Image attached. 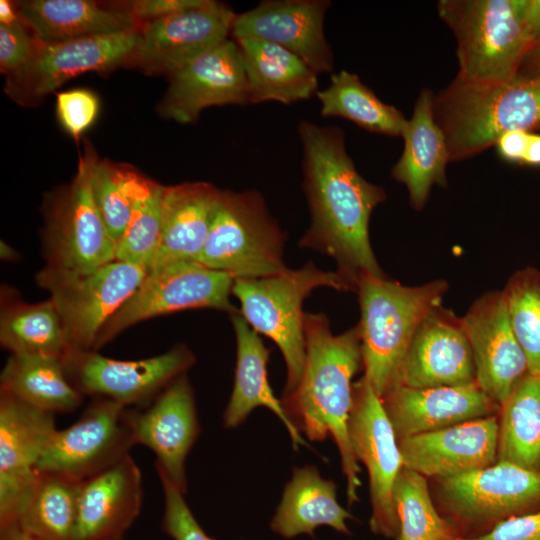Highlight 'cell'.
<instances>
[{
    "mask_svg": "<svg viewBox=\"0 0 540 540\" xmlns=\"http://www.w3.org/2000/svg\"><path fill=\"white\" fill-rule=\"evenodd\" d=\"M475 381L473 353L461 319L437 307L416 330L394 386L431 388Z\"/></svg>",
    "mask_w": 540,
    "mask_h": 540,
    "instance_id": "7402d4cb",
    "label": "cell"
},
{
    "mask_svg": "<svg viewBox=\"0 0 540 540\" xmlns=\"http://www.w3.org/2000/svg\"><path fill=\"white\" fill-rule=\"evenodd\" d=\"M336 484L321 477L313 466L295 468L285 486L271 529L285 538L300 534L314 536L322 525L349 534L346 524L352 515L337 501Z\"/></svg>",
    "mask_w": 540,
    "mask_h": 540,
    "instance_id": "4dcf8cb0",
    "label": "cell"
},
{
    "mask_svg": "<svg viewBox=\"0 0 540 540\" xmlns=\"http://www.w3.org/2000/svg\"><path fill=\"white\" fill-rule=\"evenodd\" d=\"M323 117H342L357 126L387 136H402L407 124L403 113L381 101L358 75L341 70L316 93Z\"/></svg>",
    "mask_w": 540,
    "mask_h": 540,
    "instance_id": "836d02e7",
    "label": "cell"
},
{
    "mask_svg": "<svg viewBox=\"0 0 540 540\" xmlns=\"http://www.w3.org/2000/svg\"><path fill=\"white\" fill-rule=\"evenodd\" d=\"M469 340L476 382L499 405L529 373L513 331L503 291L484 294L461 319Z\"/></svg>",
    "mask_w": 540,
    "mask_h": 540,
    "instance_id": "ffe728a7",
    "label": "cell"
},
{
    "mask_svg": "<svg viewBox=\"0 0 540 540\" xmlns=\"http://www.w3.org/2000/svg\"><path fill=\"white\" fill-rule=\"evenodd\" d=\"M349 436L357 460L368 471L370 528L375 534L397 537L393 489L403 468L399 441L381 398L364 377L353 384Z\"/></svg>",
    "mask_w": 540,
    "mask_h": 540,
    "instance_id": "4fadbf2b",
    "label": "cell"
},
{
    "mask_svg": "<svg viewBox=\"0 0 540 540\" xmlns=\"http://www.w3.org/2000/svg\"><path fill=\"white\" fill-rule=\"evenodd\" d=\"M298 133L304 155L303 188L311 214V225L299 246L332 257L337 272L355 289L364 274L384 277L369 240L370 216L386 199L384 189L359 174L341 129L302 120Z\"/></svg>",
    "mask_w": 540,
    "mask_h": 540,
    "instance_id": "6da1fadb",
    "label": "cell"
},
{
    "mask_svg": "<svg viewBox=\"0 0 540 540\" xmlns=\"http://www.w3.org/2000/svg\"><path fill=\"white\" fill-rule=\"evenodd\" d=\"M464 540H540V510L508 517L485 534Z\"/></svg>",
    "mask_w": 540,
    "mask_h": 540,
    "instance_id": "ee69618b",
    "label": "cell"
},
{
    "mask_svg": "<svg viewBox=\"0 0 540 540\" xmlns=\"http://www.w3.org/2000/svg\"><path fill=\"white\" fill-rule=\"evenodd\" d=\"M0 248V255L2 259L13 261L18 257L17 252L14 251L8 244L3 243V241H1Z\"/></svg>",
    "mask_w": 540,
    "mask_h": 540,
    "instance_id": "816d5d0a",
    "label": "cell"
},
{
    "mask_svg": "<svg viewBox=\"0 0 540 540\" xmlns=\"http://www.w3.org/2000/svg\"><path fill=\"white\" fill-rule=\"evenodd\" d=\"M62 361L69 382L83 396L142 408L172 380L186 374L196 358L187 346L178 344L165 353L140 360L112 359L94 350H69Z\"/></svg>",
    "mask_w": 540,
    "mask_h": 540,
    "instance_id": "8fae6325",
    "label": "cell"
},
{
    "mask_svg": "<svg viewBox=\"0 0 540 540\" xmlns=\"http://www.w3.org/2000/svg\"><path fill=\"white\" fill-rule=\"evenodd\" d=\"M285 239L258 192L222 190L197 262L234 279L271 276L286 269Z\"/></svg>",
    "mask_w": 540,
    "mask_h": 540,
    "instance_id": "52a82bcc",
    "label": "cell"
},
{
    "mask_svg": "<svg viewBox=\"0 0 540 540\" xmlns=\"http://www.w3.org/2000/svg\"><path fill=\"white\" fill-rule=\"evenodd\" d=\"M146 273L144 267L114 260L90 273L47 265L37 273L36 281L50 293L69 350H92L102 327L137 290Z\"/></svg>",
    "mask_w": 540,
    "mask_h": 540,
    "instance_id": "ba28073f",
    "label": "cell"
},
{
    "mask_svg": "<svg viewBox=\"0 0 540 540\" xmlns=\"http://www.w3.org/2000/svg\"><path fill=\"white\" fill-rule=\"evenodd\" d=\"M142 501V473L129 454L82 482L74 540H122Z\"/></svg>",
    "mask_w": 540,
    "mask_h": 540,
    "instance_id": "d4e9b609",
    "label": "cell"
},
{
    "mask_svg": "<svg viewBox=\"0 0 540 540\" xmlns=\"http://www.w3.org/2000/svg\"><path fill=\"white\" fill-rule=\"evenodd\" d=\"M28 29L22 19L9 25L0 24V69L7 82L18 78L34 55L37 40Z\"/></svg>",
    "mask_w": 540,
    "mask_h": 540,
    "instance_id": "b9f144b4",
    "label": "cell"
},
{
    "mask_svg": "<svg viewBox=\"0 0 540 540\" xmlns=\"http://www.w3.org/2000/svg\"><path fill=\"white\" fill-rule=\"evenodd\" d=\"M0 540H45L18 523L0 527Z\"/></svg>",
    "mask_w": 540,
    "mask_h": 540,
    "instance_id": "c3c4849f",
    "label": "cell"
},
{
    "mask_svg": "<svg viewBox=\"0 0 540 540\" xmlns=\"http://www.w3.org/2000/svg\"><path fill=\"white\" fill-rule=\"evenodd\" d=\"M434 119L442 130L449 161L495 146L505 133L540 127V83L512 79L472 84L458 78L434 93Z\"/></svg>",
    "mask_w": 540,
    "mask_h": 540,
    "instance_id": "277c9868",
    "label": "cell"
},
{
    "mask_svg": "<svg viewBox=\"0 0 540 540\" xmlns=\"http://www.w3.org/2000/svg\"><path fill=\"white\" fill-rule=\"evenodd\" d=\"M82 482L38 471L16 523L45 540H74Z\"/></svg>",
    "mask_w": 540,
    "mask_h": 540,
    "instance_id": "d590c367",
    "label": "cell"
},
{
    "mask_svg": "<svg viewBox=\"0 0 540 540\" xmlns=\"http://www.w3.org/2000/svg\"><path fill=\"white\" fill-rule=\"evenodd\" d=\"M236 14L227 4H201L142 23L138 43L129 59L146 73L169 76L226 40Z\"/></svg>",
    "mask_w": 540,
    "mask_h": 540,
    "instance_id": "5bb4252c",
    "label": "cell"
},
{
    "mask_svg": "<svg viewBox=\"0 0 540 540\" xmlns=\"http://www.w3.org/2000/svg\"><path fill=\"white\" fill-rule=\"evenodd\" d=\"M140 27L128 31L56 43L37 40L26 70L7 82L6 92L19 103L40 99L64 82L89 71H103L129 61Z\"/></svg>",
    "mask_w": 540,
    "mask_h": 540,
    "instance_id": "e0dca14e",
    "label": "cell"
},
{
    "mask_svg": "<svg viewBox=\"0 0 540 540\" xmlns=\"http://www.w3.org/2000/svg\"><path fill=\"white\" fill-rule=\"evenodd\" d=\"M455 540H464V538L463 537H458Z\"/></svg>",
    "mask_w": 540,
    "mask_h": 540,
    "instance_id": "f5cc1de1",
    "label": "cell"
},
{
    "mask_svg": "<svg viewBox=\"0 0 540 540\" xmlns=\"http://www.w3.org/2000/svg\"><path fill=\"white\" fill-rule=\"evenodd\" d=\"M249 87V103L290 104L318 92L317 73L289 50L255 38L236 39Z\"/></svg>",
    "mask_w": 540,
    "mask_h": 540,
    "instance_id": "f546056e",
    "label": "cell"
},
{
    "mask_svg": "<svg viewBox=\"0 0 540 540\" xmlns=\"http://www.w3.org/2000/svg\"><path fill=\"white\" fill-rule=\"evenodd\" d=\"M439 479L449 513L467 525H495L540 504V471L511 463Z\"/></svg>",
    "mask_w": 540,
    "mask_h": 540,
    "instance_id": "2e32d148",
    "label": "cell"
},
{
    "mask_svg": "<svg viewBox=\"0 0 540 540\" xmlns=\"http://www.w3.org/2000/svg\"><path fill=\"white\" fill-rule=\"evenodd\" d=\"M500 410L497 461L540 471V375L528 373Z\"/></svg>",
    "mask_w": 540,
    "mask_h": 540,
    "instance_id": "d6a6232c",
    "label": "cell"
},
{
    "mask_svg": "<svg viewBox=\"0 0 540 540\" xmlns=\"http://www.w3.org/2000/svg\"><path fill=\"white\" fill-rule=\"evenodd\" d=\"M22 21L42 43L110 35L141 24L121 7L106 8L89 0H26L16 2Z\"/></svg>",
    "mask_w": 540,
    "mask_h": 540,
    "instance_id": "f1b7e54d",
    "label": "cell"
},
{
    "mask_svg": "<svg viewBox=\"0 0 540 540\" xmlns=\"http://www.w3.org/2000/svg\"><path fill=\"white\" fill-rule=\"evenodd\" d=\"M381 400L398 441L495 415L500 407L476 381L431 388L396 385Z\"/></svg>",
    "mask_w": 540,
    "mask_h": 540,
    "instance_id": "cb8c5ba5",
    "label": "cell"
},
{
    "mask_svg": "<svg viewBox=\"0 0 540 540\" xmlns=\"http://www.w3.org/2000/svg\"><path fill=\"white\" fill-rule=\"evenodd\" d=\"M499 421L478 418L399 440L403 467L421 475L451 477L497 461Z\"/></svg>",
    "mask_w": 540,
    "mask_h": 540,
    "instance_id": "603a6c76",
    "label": "cell"
},
{
    "mask_svg": "<svg viewBox=\"0 0 540 540\" xmlns=\"http://www.w3.org/2000/svg\"><path fill=\"white\" fill-rule=\"evenodd\" d=\"M523 164L540 165V134L530 132Z\"/></svg>",
    "mask_w": 540,
    "mask_h": 540,
    "instance_id": "681fc988",
    "label": "cell"
},
{
    "mask_svg": "<svg viewBox=\"0 0 540 540\" xmlns=\"http://www.w3.org/2000/svg\"><path fill=\"white\" fill-rule=\"evenodd\" d=\"M236 336L237 358L234 387L223 414L226 428L239 426L258 407L271 410L284 424L294 448L308 446L307 442L288 416L282 401L276 398L267 377L270 350L259 334L250 327L239 312L231 314Z\"/></svg>",
    "mask_w": 540,
    "mask_h": 540,
    "instance_id": "83f0119b",
    "label": "cell"
},
{
    "mask_svg": "<svg viewBox=\"0 0 540 540\" xmlns=\"http://www.w3.org/2000/svg\"><path fill=\"white\" fill-rule=\"evenodd\" d=\"M326 0L262 1L236 14L234 39L255 38L277 44L301 58L314 72H332L333 52L325 38Z\"/></svg>",
    "mask_w": 540,
    "mask_h": 540,
    "instance_id": "44dd1931",
    "label": "cell"
},
{
    "mask_svg": "<svg viewBox=\"0 0 540 540\" xmlns=\"http://www.w3.org/2000/svg\"><path fill=\"white\" fill-rule=\"evenodd\" d=\"M157 474L164 496V533L174 540H214L195 519L185 501V494L164 473L157 471Z\"/></svg>",
    "mask_w": 540,
    "mask_h": 540,
    "instance_id": "60d3db41",
    "label": "cell"
},
{
    "mask_svg": "<svg viewBox=\"0 0 540 540\" xmlns=\"http://www.w3.org/2000/svg\"><path fill=\"white\" fill-rule=\"evenodd\" d=\"M532 82H537V83H540V78H539L538 80H536V81H532Z\"/></svg>",
    "mask_w": 540,
    "mask_h": 540,
    "instance_id": "db71d44e",
    "label": "cell"
},
{
    "mask_svg": "<svg viewBox=\"0 0 540 540\" xmlns=\"http://www.w3.org/2000/svg\"><path fill=\"white\" fill-rule=\"evenodd\" d=\"M135 444L156 456V471L164 473L184 494L185 461L200 432L193 389L182 374L142 408H129Z\"/></svg>",
    "mask_w": 540,
    "mask_h": 540,
    "instance_id": "d6986e66",
    "label": "cell"
},
{
    "mask_svg": "<svg viewBox=\"0 0 540 540\" xmlns=\"http://www.w3.org/2000/svg\"><path fill=\"white\" fill-rule=\"evenodd\" d=\"M137 172L129 165L99 157L93 166L91 185L94 200L116 244L129 223Z\"/></svg>",
    "mask_w": 540,
    "mask_h": 540,
    "instance_id": "ab89813d",
    "label": "cell"
},
{
    "mask_svg": "<svg viewBox=\"0 0 540 540\" xmlns=\"http://www.w3.org/2000/svg\"><path fill=\"white\" fill-rule=\"evenodd\" d=\"M434 92L424 88L418 95L402 134L404 148L392 168V177L404 184L414 209L424 207L434 184L447 186L449 153L442 130L433 114Z\"/></svg>",
    "mask_w": 540,
    "mask_h": 540,
    "instance_id": "4316f807",
    "label": "cell"
},
{
    "mask_svg": "<svg viewBox=\"0 0 540 540\" xmlns=\"http://www.w3.org/2000/svg\"><path fill=\"white\" fill-rule=\"evenodd\" d=\"M503 293L529 373L540 375V271L531 267L518 270L510 277Z\"/></svg>",
    "mask_w": 540,
    "mask_h": 540,
    "instance_id": "f35d334b",
    "label": "cell"
},
{
    "mask_svg": "<svg viewBox=\"0 0 540 540\" xmlns=\"http://www.w3.org/2000/svg\"><path fill=\"white\" fill-rule=\"evenodd\" d=\"M306 358L296 390L282 404L300 433L311 441H335L347 482L349 504L358 501L359 461L349 436L352 378L362 362L359 326L334 335L324 314L305 313Z\"/></svg>",
    "mask_w": 540,
    "mask_h": 540,
    "instance_id": "7a4b0ae2",
    "label": "cell"
},
{
    "mask_svg": "<svg viewBox=\"0 0 540 540\" xmlns=\"http://www.w3.org/2000/svg\"><path fill=\"white\" fill-rule=\"evenodd\" d=\"M444 280L406 287L364 274L356 281L364 378L381 399L394 386L412 338L447 291Z\"/></svg>",
    "mask_w": 540,
    "mask_h": 540,
    "instance_id": "5b68a950",
    "label": "cell"
},
{
    "mask_svg": "<svg viewBox=\"0 0 540 540\" xmlns=\"http://www.w3.org/2000/svg\"><path fill=\"white\" fill-rule=\"evenodd\" d=\"M100 109L97 95L87 89L57 94L56 114L63 129L76 141L94 123Z\"/></svg>",
    "mask_w": 540,
    "mask_h": 540,
    "instance_id": "7bdbcfd3",
    "label": "cell"
},
{
    "mask_svg": "<svg viewBox=\"0 0 540 540\" xmlns=\"http://www.w3.org/2000/svg\"><path fill=\"white\" fill-rule=\"evenodd\" d=\"M0 391L45 412L75 411L84 396L69 382L61 357L11 354L0 375Z\"/></svg>",
    "mask_w": 540,
    "mask_h": 540,
    "instance_id": "1f68e13d",
    "label": "cell"
},
{
    "mask_svg": "<svg viewBox=\"0 0 540 540\" xmlns=\"http://www.w3.org/2000/svg\"><path fill=\"white\" fill-rule=\"evenodd\" d=\"M439 17L454 34L459 70L472 84L507 82L540 33L529 0H440Z\"/></svg>",
    "mask_w": 540,
    "mask_h": 540,
    "instance_id": "3957f363",
    "label": "cell"
},
{
    "mask_svg": "<svg viewBox=\"0 0 540 540\" xmlns=\"http://www.w3.org/2000/svg\"><path fill=\"white\" fill-rule=\"evenodd\" d=\"M234 278L198 262H177L148 270L137 290L100 330L94 351L138 322L189 309L239 312L230 302Z\"/></svg>",
    "mask_w": 540,
    "mask_h": 540,
    "instance_id": "30bf717a",
    "label": "cell"
},
{
    "mask_svg": "<svg viewBox=\"0 0 540 540\" xmlns=\"http://www.w3.org/2000/svg\"><path fill=\"white\" fill-rule=\"evenodd\" d=\"M540 78V38L524 55L515 79L532 82Z\"/></svg>",
    "mask_w": 540,
    "mask_h": 540,
    "instance_id": "7dc6e473",
    "label": "cell"
},
{
    "mask_svg": "<svg viewBox=\"0 0 540 540\" xmlns=\"http://www.w3.org/2000/svg\"><path fill=\"white\" fill-rule=\"evenodd\" d=\"M203 0H136L120 7L129 12L139 23L159 19L202 3Z\"/></svg>",
    "mask_w": 540,
    "mask_h": 540,
    "instance_id": "f6af8a7d",
    "label": "cell"
},
{
    "mask_svg": "<svg viewBox=\"0 0 540 540\" xmlns=\"http://www.w3.org/2000/svg\"><path fill=\"white\" fill-rule=\"evenodd\" d=\"M164 186L137 172L127 228L116 244L115 260L146 268L156 254L162 223Z\"/></svg>",
    "mask_w": 540,
    "mask_h": 540,
    "instance_id": "74e56055",
    "label": "cell"
},
{
    "mask_svg": "<svg viewBox=\"0 0 540 540\" xmlns=\"http://www.w3.org/2000/svg\"><path fill=\"white\" fill-rule=\"evenodd\" d=\"M249 103V87L238 44L226 39L170 75L159 114L193 123L210 106Z\"/></svg>",
    "mask_w": 540,
    "mask_h": 540,
    "instance_id": "ac0fdd59",
    "label": "cell"
},
{
    "mask_svg": "<svg viewBox=\"0 0 540 540\" xmlns=\"http://www.w3.org/2000/svg\"><path fill=\"white\" fill-rule=\"evenodd\" d=\"M319 287L355 291L339 272L321 270L312 262L267 277L235 279L232 286L247 323L274 341L283 355L287 369L283 397L293 393L302 378L306 358L303 302Z\"/></svg>",
    "mask_w": 540,
    "mask_h": 540,
    "instance_id": "8992f818",
    "label": "cell"
},
{
    "mask_svg": "<svg viewBox=\"0 0 540 540\" xmlns=\"http://www.w3.org/2000/svg\"><path fill=\"white\" fill-rule=\"evenodd\" d=\"M399 523L398 540H455V526L441 517L428 490L426 477L403 467L393 489Z\"/></svg>",
    "mask_w": 540,
    "mask_h": 540,
    "instance_id": "8d00e7d4",
    "label": "cell"
},
{
    "mask_svg": "<svg viewBox=\"0 0 540 540\" xmlns=\"http://www.w3.org/2000/svg\"><path fill=\"white\" fill-rule=\"evenodd\" d=\"M129 407L95 397L69 427L57 430L37 471L84 481L113 466L135 446Z\"/></svg>",
    "mask_w": 540,
    "mask_h": 540,
    "instance_id": "7c38bea8",
    "label": "cell"
},
{
    "mask_svg": "<svg viewBox=\"0 0 540 540\" xmlns=\"http://www.w3.org/2000/svg\"><path fill=\"white\" fill-rule=\"evenodd\" d=\"M221 192L201 181L164 186L160 240L148 270L177 262H197Z\"/></svg>",
    "mask_w": 540,
    "mask_h": 540,
    "instance_id": "484cf974",
    "label": "cell"
},
{
    "mask_svg": "<svg viewBox=\"0 0 540 540\" xmlns=\"http://www.w3.org/2000/svg\"><path fill=\"white\" fill-rule=\"evenodd\" d=\"M21 19L16 2L0 1V24L9 25Z\"/></svg>",
    "mask_w": 540,
    "mask_h": 540,
    "instance_id": "f907efd6",
    "label": "cell"
},
{
    "mask_svg": "<svg viewBox=\"0 0 540 540\" xmlns=\"http://www.w3.org/2000/svg\"><path fill=\"white\" fill-rule=\"evenodd\" d=\"M0 343L11 354L63 357L69 350L61 318L51 299L34 304L2 302Z\"/></svg>",
    "mask_w": 540,
    "mask_h": 540,
    "instance_id": "e575fe53",
    "label": "cell"
},
{
    "mask_svg": "<svg viewBox=\"0 0 540 540\" xmlns=\"http://www.w3.org/2000/svg\"><path fill=\"white\" fill-rule=\"evenodd\" d=\"M97 157L93 147L85 146L75 176L49 206L43 236L48 266L90 273L115 260L116 243L92 192Z\"/></svg>",
    "mask_w": 540,
    "mask_h": 540,
    "instance_id": "9c48e42d",
    "label": "cell"
},
{
    "mask_svg": "<svg viewBox=\"0 0 540 540\" xmlns=\"http://www.w3.org/2000/svg\"><path fill=\"white\" fill-rule=\"evenodd\" d=\"M530 131L516 130L503 134L495 147L499 155L510 162L522 163L528 145Z\"/></svg>",
    "mask_w": 540,
    "mask_h": 540,
    "instance_id": "bcb514c9",
    "label": "cell"
},
{
    "mask_svg": "<svg viewBox=\"0 0 540 540\" xmlns=\"http://www.w3.org/2000/svg\"><path fill=\"white\" fill-rule=\"evenodd\" d=\"M54 416L0 391V527L18 520L57 431Z\"/></svg>",
    "mask_w": 540,
    "mask_h": 540,
    "instance_id": "9a60e30c",
    "label": "cell"
}]
</instances>
